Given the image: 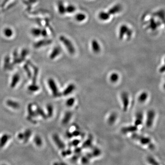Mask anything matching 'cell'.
<instances>
[{
  "mask_svg": "<svg viewBox=\"0 0 165 165\" xmlns=\"http://www.w3.org/2000/svg\"><path fill=\"white\" fill-rule=\"evenodd\" d=\"M60 40L63 43L64 46H65L66 48L67 49L69 53L72 55L75 54L76 52V50L71 41L67 37H66V36H60Z\"/></svg>",
  "mask_w": 165,
  "mask_h": 165,
  "instance_id": "cell-2",
  "label": "cell"
},
{
  "mask_svg": "<svg viewBox=\"0 0 165 165\" xmlns=\"http://www.w3.org/2000/svg\"><path fill=\"white\" fill-rule=\"evenodd\" d=\"M7 104L8 106L13 108V109H17L19 108L20 107V105L19 104V103H18V102H17L12 101V100H8V101L7 102Z\"/></svg>",
  "mask_w": 165,
  "mask_h": 165,
  "instance_id": "cell-22",
  "label": "cell"
},
{
  "mask_svg": "<svg viewBox=\"0 0 165 165\" xmlns=\"http://www.w3.org/2000/svg\"><path fill=\"white\" fill-rule=\"evenodd\" d=\"M160 22H158L155 20L154 18H151L149 22V28L152 30L155 31L156 30L161 23H160Z\"/></svg>",
  "mask_w": 165,
  "mask_h": 165,
  "instance_id": "cell-10",
  "label": "cell"
},
{
  "mask_svg": "<svg viewBox=\"0 0 165 165\" xmlns=\"http://www.w3.org/2000/svg\"><path fill=\"white\" fill-rule=\"evenodd\" d=\"M34 142L36 145L38 147H40L42 145V140L39 136H36L34 139Z\"/></svg>",
  "mask_w": 165,
  "mask_h": 165,
  "instance_id": "cell-27",
  "label": "cell"
},
{
  "mask_svg": "<svg viewBox=\"0 0 165 165\" xmlns=\"http://www.w3.org/2000/svg\"><path fill=\"white\" fill-rule=\"evenodd\" d=\"M86 18V16L84 13H79L75 16V19L78 22H82Z\"/></svg>",
  "mask_w": 165,
  "mask_h": 165,
  "instance_id": "cell-17",
  "label": "cell"
},
{
  "mask_svg": "<svg viewBox=\"0 0 165 165\" xmlns=\"http://www.w3.org/2000/svg\"><path fill=\"white\" fill-rule=\"evenodd\" d=\"M10 138V136L7 135H3V137L0 139V149L2 148L6 145L8 140Z\"/></svg>",
  "mask_w": 165,
  "mask_h": 165,
  "instance_id": "cell-18",
  "label": "cell"
},
{
  "mask_svg": "<svg viewBox=\"0 0 165 165\" xmlns=\"http://www.w3.org/2000/svg\"><path fill=\"white\" fill-rule=\"evenodd\" d=\"M143 119V114L142 112H137L136 114L135 121V126H138L142 123Z\"/></svg>",
  "mask_w": 165,
  "mask_h": 165,
  "instance_id": "cell-13",
  "label": "cell"
},
{
  "mask_svg": "<svg viewBox=\"0 0 165 165\" xmlns=\"http://www.w3.org/2000/svg\"><path fill=\"white\" fill-rule=\"evenodd\" d=\"M25 69L26 71L27 72V74H28V76L30 77L31 76V72L30 71V70H28V68H25Z\"/></svg>",
  "mask_w": 165,
  "mask_h": 165,
  "instance_id": "cell-41",
  "label": "cell"
},
{
  "mask_svg": "<svg viewBox=\"0 0 165 165\" xmlns=\"http://www.w3.org/2000/svg\"><path fill=\"white\" fill-rule=\"evenodd\" d=\"M100 150H99V149H96L95 150H94L93 151V154H92V155H94V156H98L100 155Z\"/></svg>",
  "mask_w": 165,
  "mask_h": 165,
  "instance_id": "cell-38",
  "label": "cell"
},
{
  "mask_svg": "<svg viewBox=\"0 0 165 165\" xmlns=\"http://www.w3.org/2000/svg\"><path fill=\"white\" fill-rule=\"evenodd\" d=\"M28 89H29V90L30 91H35L38 90L39 87L37 86L34 84V85H31V86L29 87Z\"/></svg>",
  "mask_w": 165,
  "mask_h": 165,
  "instance_id": "cell-32",
  "label": "cell"
},
{
  "mask_svg": "<svg viewBox=\"0 0 165 165\" xmlns=\"http://www.w3.org/2000/svg\"><path fill=\"white\" fill-rule=\"evenodd\" d=\"M20 79V76L18 74H15L13 75V79H12V81L11 84V86L12 88H13L15 86L16 84H17L18 82L19 81Z\"/></svg>",
  "mask_w": 165,
  "mask_h": 165,
  "instance_id": "cell-21",
  "label": "cell"
},
{
  "mask_svg": "<svg viewBox=\"0 0 165 165\" xmlns=\"http://www.w3.org/2000/svg\"><path fill=\"white\" fill-rule=\"evenodd\" d=\"M98 17L100 20L102 21H106L109 19L111 17V15L108 12L105 11H101L99 13Z\"/></svg>",
  "mask_w": 165,
  "mask_h": 165,
  "instance_id": "cell-12",
  "label": "cell"
},
{
  "mask_svg": "<svg viewBox=\"0 0 165 165\" xmlns=\"http://www.w3.org/2000/svg\"><path fill=\"white\" fill-rule=\"evenodd\" d=\"M155 117V112L154 111L150 110L148 112L146 122V124L147 127H150L152 126Z\"/></svg>",
  "mask_w": 165,
  "mask_h": 165,
  "instance_id": "cell-7",
  "label": "cell"
},
{
  "mask_svg": "<svg viewBox=\"0 0 165 165\" xmlns=\"http://www.w3.org/2000/svg\"><path fill=\"white\" fill-rule=\"evenodd\" d=\"M117 119V115L116 113H112L108 119V123L110 125L114 123Z\"/></svg>",
  "mask_w": 165,
  "mask_h": 165,
  "instance_id": "cell-20",
  "label": "cell"
},
{
  "mask_svg": "<svg viewBox=\"0 0 165 165\" xmlns=\"http://www.w3.org/2000/svg\"><path fill=\"white\" fill-rule=\"evenodd\" d=\"M154 16L159 18L161 23L163 24L165 27V11L164 10L161 9L157 11V12L154 13Z\"/></svg>",
  "mask_w": 165,
  "mask_h": 165,
  "instance_id": "cell-9",
  "label": "cell"
},
{
  "mask_svg": "<svg viewBox=\"0 0 165 165\" xmlns=\"http://www.w3.org/2000/svg\"><path fill=\"white\" fill-rule=\"evenodd\" d=\"M148 94L146 92H143L141 94H140V96L138 98V101L139 102H140V103H144L145 102L148 98Z\"/></svg>",
  "mask_w": 165,
  "mask_h": 165,
  "instance_id": "cell-23",
  "label": "cell"
},
{
  "mask_svg": "<svg viewBox=\"0 0 165 165\" xmlns=\"http://www.w3.org/2000/svg\"><path fill=\"white\" fill-rule=\"evenodd\" d=\"M58 9L59 13L61 14H64L66 12V7L64 6L63 3L60 2L58 4Z\"/></svg>",
  "mask_w": 165,
  "mask_h": 165,
  "instance_id": "cell-24",
  "label": "cell"
},
{
  "mask_svg": "<svg viewBox=\"0 0 165 165\" xmlns=\"http://www.w3.org/2000/svg\"><path fill=\"white\" fill-rule=\"evenodd\" d=\"M164 89H165V84H164Z\"/></svg>",
  "mask_w": 165,
  "mask_h": 165,
  "instance_id": "cell-45",
  "label": "cell"
},
{
  "mask_svg": "<svg viewBox=\"0 0 165 165\" xmlns=\"http://www.w3.org/2000/svg\"><path fill=\"white\" fill-rule=\"evenodd\" d=\"M119 79V75L116 73L112 74L110 76V80L112 83L117 82Z\"/></svg>",
  "mask_w": 165,
  "mask_h": 165,
  "instance_id": "cell-28",
  "label": "cell"
},
{
  "mask_svg": "<svg viewBox=\"0 0 165 165\" xmlns=\"http://www.w3.org/2000/svg\"><path fill=\"white\" fill-rule=\"evenodd\" d=\"M164 62H165V65L163 66L162 67H161L160 69V71L161 72H164L165 71V58L164 60Z\"/></svg>",
  "mask_w": 165,
  "mask_h": 165,
  "instance_id": "cell-42",
  "label": "cell"
},
{
  "mask_svg": "<svg viewBox=\"0 0 165 165\" xmlns=\"http://www.w3.org/2000/svg\"><path fill=\"white\" fill-rule=\"evenodd\" d=\"M47 112H48V116L49 117L52 116L53 113V108L52 106L51 105H48L47 107Z\"/></svg>",
  "mask_w": 165,
  "mask_h": 165,
  "instance_id": "cell-29",
  "label": "cell"
},
{
  "mask_svg": "<svg viewBox=\"0 0 165 165\" xmlns=\"http://www.w3.org/2000/svg\"><path fill=\"white\" fill-rule=\"evenodd\" d=\"M132 138L135 140L140 141L143 145H147L150 144V140L147 137H145L142 135H138L137 134H133L132 135Z\"/></svg>",
  "mask_w": 165,
  "mask_h": 165,
  "instance_id": "cell-5",
  "label": "cell"
},
{
  "mask_svg": "<svg viewBox=\"0 0 165 165\" xmlns=\"http://www.w3.org/2000/svg\"><path fill=\"white\" fill-rule=\"evenodd\" d=\"M61 48L59 47H56L54 49L52 53H51V55H50V58L51 59H53L54 58H56V57L59 56L61 53Z\"/></svg>",
  "mask_w": 165,
  "mask_h": 165,
  "instance_id": "cell-19",
  "label": "cell"
},
{
  "mask_svg": "<svg viewBox=\"0 0 165 165\" xmlns=\"http://www.w3.org/2000/svg\"><path fill=\"white\" fill-rule=\"evenodd\" d=\"M92 143V137L91 135L89 136V138L84 143V144L82 145L83 147L84 148H89L91 146Z\"/></svg>",
  "mask_w": 165,
  "mask_h": 165,
  "instance_id": "cell-26",
  "label": "cell"
},
{
  "mask_svg": "<svg viewBox=\"0 0 165 165\" xmlns=\"http://www.w3.org/2000/svg\"><path fill=\"white\" fill-rule=\"evenodd\" d=\"M66 135H67V137L69 138H71L72 137H73V135H72V133H70V132H69V131H68V132L66 133Z\"/></svg>",
  "mask_w": 165,
  "mask_h": 165,
  "instance_id": "cell-40",
  "label": "cell"
},
{
  "mask_svg": "<svg viewBox=\"0 0 165 165\" xmlns=\"http://www.w3.org/2000/svg\"><path fill=\"white\" fill-rule=\"evenodd\" d=\"M133 33V30L128 26L126 24H122L119 28L118 37L120 40H122L125 37L129 39L131 38Z\"/></svg>",
  "mask_w": 165,
  "mask_h": 165,
  "instance_id": "cell-1",
  "label": "cell"
},
{
  "mask_svg": "<svg viewBox=\"0 0 165 165\" xmlns=\"http://www.w3.org/2000/svg\"><path fill=\"white\" fill-rule=\"evenodd\" d=\"M37 110H38V112L39 114H40L41 115V116L43 117V118H46V115L45 114V113H44L43 111L41 109H40L38 108V109H37Z\"/></svg>",
  "mask_w": 165,
  "mask_h": 165,
  "instance_id": "cell-36",
  "label": "cell"
},
{
  "mask_svg": "<svg viewBox=\"0 0 165 165\" xmlns=\"http://www.w3.org/2000/svg\"><path fill=\"white\" fill-rule=\"evenodd\" d=\"M79 143H80V141L79 140H74L72 142L70 143L69 144V146H76L77 145H79Z\"/></svg>",
  "mask_w": 165,
  "mask_h": 165,
  "instance_id": "cell-33",
  "label": "cell"
},
{
  "mask_svg": "<svg viewBox=\"0 0 165 165\" xmlns=\"http://www.w3.org/2000/svg\"><path fill=\"white\" fill-rule=\"evenodd\" d=\"M75 89V86L74 84H70L68 86L64 89L63 92V94L64 96L68 95L69 94H71Z\"/></svg>",
  "mask_w": 165,
  "mask_h": 165,
  "instance_id": "cell-15",
  "label": "cell"
},
{
  "mask_svg": "<svg viewBox=\"0 0 165 165\" xmlns=\"http://www.w3.org/2000/svg\"><path fill=\"white\" fill-rule=\"evenodd\" d=\"M91 46L92 51H93L94 53L96 54L99 53L101 51V45L96 40L94 39L91 41Z\"/></svg>",
  "mask_w": 165,
  "mask_h": 165,
  "instance_id": "cell-8",
  "label": "cell"
},
{
  "mask_svg": "<svg viewBox=\"0 0 165 165\" xmlns=\"http://www.w3.org/2000/svg\"><path fill=\"white\" fill-rule=\"evenodd\" d=\"M61 165H66L65 164H63V163H62V164H61Z\"/></svg>",
  "mask_w": 165,
  "mask_h": 165,
  "instance_id": "cell-44",
  "label": "cell"
},
{
  "mask_svg": "<svg viewBox=\"0 0 165 165\" xmlns=\"http://www.w3.org/2000/svg\"><path fill=\"white\" fill-rule=\"evenodd\" d=\"M28 112H29V114H30V116H33V117H35L36 116V115L35 113V112H34V111L32 110V108H31V107L30 106H28Z\"/></svg>",
  "mask_w": 165,
  "mask_h": 165,
  "instance_id": "cell-35",
  "label": "cell"
},
{
  "mask_svg": "<svg viewBox=\"0 0 165 165\" xmlns=\"http://www.w3.org/2000/svg\"><path fill=\"white\" fill-rule=\"evenodd\" d=\"M122 8L121 5L120 4H117L112 6V8H110L108 12L111 16L115 15L121 13L122 12Z\"/></svg>",
  "mask_w": 165,
  "mask_h": 165,
  "instance_id": "cell-6",
  "label": "cell"
},
{
  "mask_svg": "<svg viewBox=\"0 0 165 165\" xmlns=\"http://www.w3.org/2000/svg\"><path fill=\"white\" fill-rule=\"evenodd\" d=\"M25 133H24V142H27L29 139V138L30 137L31 135V131L30 130H27L26 131Z\"/></svg>",
  "mask_w": 165,
  "mask_h": 165,
  "instance_id": "cell-30",
  "label": "cell"
},
{
  "mask_svg": "<svg viewBox=\"0 0 165 165\" xmlns=\"http://www.w3.org/2000/svg\"><path fill=\"white\" fill-rule=\"evenodd\" d=\"M75 102V99L74 98H70L66 102V105L68 107H71L74 105Z\"/></svg>",
  "mask_w": 165,
  "mask_h": 165,
  "instance_id": "cell-31",
  "label": "cell"
},
{
  "mask_svg": "<svg viewBox=\"0 0 165 165\" xmlns=\"http://www.w3.org/2000/svg\"><path fill=\"white\" fill-rule=\"evenodd\" d=\"M49 86L52 91L54 96L55 97H60L61 96V94L59 91L57 86L56 84V82L53 79H49L48 81Z\"/></svg>",
  "mask_w": 165,
  "mask_h": 165,
  "instance_id": "cell-3",
  "label": "cell"
},
{
  "mask_svg": "<svg viewBox=\"0 0 165 165\" xmlns=\"http://www.w3.org/2000/svg\"><path fill=\"white\" fill-rule=\"evenodd\" d=\"M76 10V8L73 5H69L66 7V12L68 13H73Z\"/></svg>",
  "mask_w": 165,
  "mask_h": 165,
  "instance_id": "cell-25",
  "label": "cell"
},
{
  "mask_svg": "<svg viewBox=\"0 0 165 165\" xmlns=\"http://www.w3.org/2000/svg\"><path fill=\"white\" fill-rule=\"evenodd\" d=\"M81 151V149L80 148H77L75 149V152L79 153Z\"/></svg>",
  "mask_w": 165,
  "mask_h": 165,
  "instance_id": "cell-43",
  "label": "cell"
},
{
  "mask_svg": "<svg viewBox=\"0 0 165 165\" xmlns=\"http://www.w3.org/2000/svg\"><path fill=\"white\" fill-rule=\"evenodd\" d=\"M71 150H67L66 151H64L62 152V155H63V156H66V155H70V154L71 153Z\"/></svg>",
  "mask_w": 165,
  "mask_h": 165,
  "instance_id": "cell-37",
  "label": "cell"
},
{
  "mask_svg": "<svg viewBox=\"0 0 165 165\" xmlns=\"http://www.w3.org/2000/svg\"><path fill=\"white\" fill-rule=\"evenodd\" d=\"M121 97L123 104V109L124 112H126L129 103V95L126 92H123L121 94Z\"/></svg>",
  "mask_w": 165,
  "mask_h": 165,
  "instance_id": "cell-4",
  "label": "cell"
},
{
  "mask_svg": "<svg viewBox=\"0 0 165 165\" xmlns=\"http://www.w3.org/2000/svg\"><path fill=\"white\" fill-rule=\"evenodd\" d=\"M6 165V164H3V165Z\"/></svg>",
  "mask_w": 165,
  "mask_h": 165,
  "instance_id": "cell-46",
  "label": "cell"
},
{
  "mask_svg": "<svg viewBox=\"0 0 165 165\" xmlns=\"http://www.w3.org/2000/svg\"><path fill=\"white\" fill-rule=\"evenodd\" d=\"M137 130V127L136 126H129L123 127L121 129V132L123 134H127L128 133L135 132Z\"/></svg>",
  "mask_w": 165,
  "mask_h": 165,
  "instance_id": "cell-14",
  "label": "cell"
},
{
  "mask_svg": "<svg viewBox=\"0 0 165 165\" xmlns=\"http://www.w3.org/2000/svg\"><path fill=\"white\" fill-rule=\"evenodd\" d=\"M72 115H73V113L72 112H66L62 120V123L63 125L67 124L71 119Z\"/></svg>",
  "mask_w": 165,
  "mask_h": 165,
  "instance_id": "cell-16",
  "label": "cell"
},
{
  "mask_svg": "<svg viewBox=\"0 0 165 165\" xmlns=\"http://www.w3.org/2000/svg\"><path fill=\"white\" fill-rule=\"evenodd\" d=\"M18 138L20 140H23L24 138V135L23 133H20L18 135Z\"/></svg>",
  "mask_w": 165,
  "mask_h": 165,
  "instance_id": "cell-39",
  "label": "cell"
},
{
  "mask_svg": "<svg viewBox=\"0 0 165 165\" xmlns=\"http://www.w3.org/2000/svg\"><path fill=\"white\" fill-rule=\"evenodd\" d=\"M53 139L55 143L58 147L60 149H64L65 147V145L63 142L61 140V139L58 136V135L55 134L53 135Z\"/></svg>",
  "mask_w": 165,
  "mask_h": 165,
  "instance_id": "cell-11",
  "label": "cell"
},
{
  "mask_svg": "<svg viewBox=\"0 0 165 165\" xmlns=\"http://www.w3.org/2000/svg\"><path fill=\"white\" fill-rule=\"evenodd\" d=\"M73 136H79V135H82L81 133L79 132L78 130H75L72 133Z\"/></svg>",
  "mask_w": 165,
  "mask_h": 165,
  "instance_id": "cell-34",
  "label": "cell"
}]
</instances>
